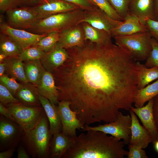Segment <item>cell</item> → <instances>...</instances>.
Segmentation results:
<instances>
[{
  "instance_id": "cell-1",
  "label": "cell",
  "mask_w": 158,
  "mask_h": 158,
  "mask_svg": "<svg viewBox=\"0 0 158 158\" xmlns=\"http://www.w3.org/2000/svg\"><path fill=\"white\" fill-rule=\"evenodd\" d=\"M111 38L100 44L86 40L66 49L69 57L51 73L59 100L70 103L84 126L114 121L129 111L138 90L137 61Z\"/></svg>"
},
{
  "instance_id": "cell-2",
  "label": "cell",
  "mask_w": 158,
  "mask_h": 158,
  "mask_svg": "<svg viewBox=\"0 0 158 158\" xmlns=\"http://www.w3.org/2000/svg\"><path fill=\"white\" fill-rule=\"evenodd\" d=\"M74 139L62 158H124L128 151L123 141L100 131L89 130Z\"/></svg>"
},
{
  "instance_id": "cell-3",
  "label": "cell",
  "mask_w": 158,
  "mask_h": 158,
  "mask_svg": "<svg viewBox=\"0 0 158 158\" xmlns=\"http://www.w3.org/2000/svg\"><path fill=\"white\" fill-rule=\"evenodd\" d=\"M52 136L44 111L36 125L30 130L24 132L22 140L30 155L33 158H47L49 157Z\"/></svg>"
},
{
  "instance_id": "cell-4",
  "label": "cell",
  "mask_w": 158,
  "mask_h": 158,
  "mask_svg": "<svg viewBox=\"0 0 158 158\" xmlns=\"http://www.w3.org/2000/svg\"><path fill=\"white\" fill-rule=\"evenodd\" d=\"M84 10L78 8L52 15L40 19L29 30L35 33L42 34L52 32L61 33L81 23Z\"/></svg>"
},
{
  "instance_id": "cell-5",
  "label": "cell",
  "mask_w": 158,
  "mask_h": 158,
  "mask_svg": "<svg viewBox=\"0 0 158 158\" xmlns=\"http://www.w3.org/2000/svg\"><path fill=\"white\" fill-rule=\"evenodd\" d=\"M149 31L114 37L115 44L136 61L146 60L152 49Z\"/></svg>"
},
{
  "instance_id": "cell-6",
  "label": "cell",
  "mask_w": 158,
  "mask_h": 158,
  "mask_svg": "<svg viewBox=\"0 0 158 158\" xmlns=\"http://www.w3.org/2000/svg\"><path fill=\"white\" fill-rule=\"evenodd\" d=\"M131 123L130 115H124L120 111L116 119L113 122L94 127L85 125L81 130H92L102 132L122 140L125 145H128L131 137Z\"/></svg>"
},
{
  "instance_id": "cell-7",
  "label": "cell",
  "mask_w": 158,
  "mask_h": 158,
  "mask_svg": "<svg viewBox=\"0 0 158 158\" xmlns=\"http://www.w3.org/2000/svg\"><path fill=\"white\" fill-rule=\"evenodd\" d=\"M5 106L12 113L24 132L30 130L36 125L44 111L42 106L29 107L19 102Z\"/></svg>"
},
{
  "instance_id": "cell-8",
  "label": "cell",
  "mask_w": 158,
  "mask_h": 158,
  "mask_svg": "<svg viewBox=\"0 0 158 158\" xmlns=\"http://www.w3.org/2000/svg\"><path fill=\"white\" fill-rule=\"evenodd\" d=\"M7 23L11 27L30 29L42 18L34 7H17L6 12Z\"/></svg>"
},
{
  "instance_id": "cell-9",
  "label": "cell",
  "mask_w": 158,
  "mask_h": 158,
  "mask_svg": "<svg viewBox=\"0 0 158 158\" xmlns=\"http://www.w3.org/2000/svg\"><path fill=\"white\" fill-rule=\"evenodd\" d=\"M24 131L16 123L3 116L0 119V150L14 148L22 140Z\"/></svg>"
},
{
  "instance_id": "cell-10",
  "label": "cell",
  "mask_w": 158,
  "mask_h": 158,
  "mask_svg": "<svg viewBox=\"0 0 158 158\" xmlns=\"http://www.w3.org/2000/svg\"><path fill=\"white\" fill-rule=\"evenodd\" d=\"M70 103L59 101L57 107L62 125V132L66 135L75 138L77 130L83 129V126L78 118L76 112L72 110Z\"/></svg>"
},
{
  "instance_id": "cell-11",
  "label": "cell",
  "mask_w": 158,
  "mask_h": 158,
  "mask_svg": "<svg viewBox=\"0 0 158 158\" xmlns=\"http://www.w3.org/2000/svg\"><path fill=\"white\" fill-rule=\"evenodd\" d=\"M0 28L1 33L9 36L23 49L35 44L47 34H37L14 28L4 23L0 24Z\"/></svg>"
},
{
  "instance_id": "cell-12",
  "label": "cell",
  "mask_w": 158,
  "mask_h": 158,
  "mask_svg": "<svg viewBox=\"0 0 158 158\" xmlns=\"http://www.w3.org/2000/svg\"><path fill=\"white\" fill-rule=\"evenodd\" d=\"M121 21L111 18L103 11L97 8L93 10L84 11L83 18L81 23H87L95 28L107 32L111 35L112 30Z\"/></svg>"
},
{
  "instance_id": "cell-13",
  "label": "cell",
  "mask_w": 158,
  "mask_h": 158,
  "mask_svg": "<svg viewBox=\"0 0 158 158\" xmlns=\"http://www.w3.org/2000/svg\"><path fill=\"white\" fill-rule=\"evenodd\" d=\"M153 98L149 100L145 106L140 107L132 106L130 109L139 118L150 135L152 143H154L158 140V130L153 114Z\"/></svg>"
},
{
  "instance_id": "cell-14",
  "label": "cell",
  "mask_w": 158,
  "mask_h": 158,
  "mask_svg": "<svg viewBox=\"0 0 158 158\" xmlns=\"http://www.w3.org/2000/svg\"><path fill=\"white\" fill-rule=\"evenodd\" d=\"M147 31L145 26L137 17L128 13L123 20L112 30L111 35L114 37Z\"/></svg>"
},
{
  "instance_id": "cell-15",
  "label": "cell",
  "mask_w": 158,
  "mask_h": 158,
  "mask_svg": "<svg viewBox=\"0 0 158 158\" xmlns=\"http://www.w3.org/2000/svg\"><path fill=\"white\" fill-rule=\"evenodd\" d=\"M68 57L66 49L57 42L50 50L45 53L40 60L46 71L51 73L62 66Z\"/></svg>"
},
{
  "instance_id": "cell-16",
  "label": "cell",
  "mask_w": 158,
  "mask_h": 158,
  "mask_svg": "<svg viewBox=\"0 0 158 158\" xmlns=\"http://www.w3.org/2000/svg\"><path fill=\"white\" fill-rule=\"evenodd\" d=\"M85 41L84 30L80 23L60 33L58 43L67 49L82 46Z\"/></svg>"
},
{
  "instance_id": "cell-17",
  "label": "cell",
  "mask_w": 158,
  "mask_h": 158,
  "mask_svg": "<svg viewBox=\"0 0 158 158\" xmlns=\"http://www.w3.org/2000/svg\"><path fill=\"white\" fill-rule=\"evenodd\" d=\"M33 7L42 18L80 8L74 4L62 0H47V2H44Z\"/></svg>"
},
{
  "instance_id": "cell-18",
  "label": "cell",
  "mask_w": 158,
  "mask_h": 158,
  "mask_svg": "<svg viewBox=\"0 0 158 158\" xmlns=\"http://www.w3.org/2000/svg\"><path fill=\"white\" fill-rule=\"evenodd\" d=\"M129 111L132 119L131 135L129 144L145 149L150 143H152L151 137L144 127L140 124L134 112L131 109Z\"/></svg>"
},
{
  "instance_id": "cell-19",
  "label": "cell",
  "mask_w": 158,
  "mask_h": 158,
  "mask_svg": "<svg viewBox=\"0 0 158 158\" xmlns=\"http://www.w3.org/2000/svg\"><path fill=\"white\" fill-rule=\"evenodd\" d=\"M154 4V0H130L128 13L137 17L145 25L148 18L155 20Z\"/></svg>"
},
{
  "instance_id": "cell-20",
  "label": "cell",
  "mask_w": 158,
  "mask_h": 158,
  "mask_svg": "<svg viewBox=\"0 0 158 158\" xmlns=\"http://www.w3.org/2000/svg\"><path fill=\"white\" fill-rule=\"evenodd\" d=\"M37 87L40 95L48 99L52 104L57 105L59 92L51 73L45 71Z\"/></svg>"
},
{
  "instance_id": "cell-21",
  "label": "cell",
  "mask_w": 158,
  "mask_h": 158,
  "mask_svg": "<svg viewBox=\"0 0 158 158\" xmlns=\"http://www.w3.org/2000/svg\"><path fill=\"white\" fill-rule=\"evenodd\" d=\"M74 139L66 135L62 131L53 135L50 147L49 157L62 158L73 145Z\"/></svg>"
},
{
  "instance_id": "cell-22",
  "label": "cell",
  "mask_w": 158,
  "mask_h": 158,
  "mask_svg": "<svg viewBox=\"0 0 158 158\" xmlns=\"http://www.w3.org/2000/svg\"><path fill=\"white\" fill-rule=\"evenodd\" d=\"M40 95L37 86L28 82L22 83L15 97L19 103L31 107H41Z\"/></svg>"
},
{
  "instance_id": "cell-23",
  "label": "cell",
  "mask_w": 158,
  "mask_h": 158,
  "mask_svg": "<svg viewBox=\"0 0 158 158\" xmlns=\"http://www.w3.org/2000/svg\"><path fill=\"white\" fill-rule=\"evenodd\" d=\"M39 99L48 119L50 132L53 135L62 131V125L57 105L40 95Z\"/></svg>"
},
{
  "instance_id": "cell-24",
  "label": "cell",
  "mask_w": 158,
  "mask_h": 158,
  "mask_svg": "<svg viewBox=\"0 0 158 158\" xmlns=\"http://www.w3.org/2000/svg\"><path fill=\"white\" fill-rule=\"evenodd\" d=\"M23 62L25 75L27 81L37 86L46 71L40 60Z\"/></svg>"
},
{
  "instance_id": "cell-25",
  "label": "cell",
  "mask_w": 158,
  "mask_h": 158,
  "mask_svg": "<svg viewBox=\"0 0 158 158\" xmlns=\"http://www.w3.org/2000/svg\"><path fill=\"white\" fill-rule=\"evenodd\" d=\"M138 89L142 88L151 82L158 79V67L147 68L137 61Z\"/></svg>"
},
{
  "instance_id": "cell-26",
  "label": "cell",
  "mask_w": 158,
  "mask_h": 158,
  "mask_svg": "<svg viewBox=\"0 0 158 158\" xmlns=\"http://www.w3.org/2000/svg\"><path fill=\"white\" fill-rule=\"evenodd\" d=\"M4 60L6 64L5 72L8 75L22 83L28 82L25 75L24 62L18 57L7 58Z\"/></svg>"
},
{
  "instance_id": "cell-27",
  "label": "cell",
  "mask_w": 158,
  "mask_h": 158,
  "mask_svg": "<svg viewBox=\"0 0 158 158\" xmlns=\"http://www.w3.org/2000/svg\"><path fill=\"white\" fill-rule=\"evenodd\" d=\"M85 33V40H89L98 44H103L111 38L107 32L95 28L87 23H81Z\"/></svg>"
},
{
  "instance_id": "cell-28",
  "label": "cell",
  "mask_w": 158,
  "mask_h": 158,
  "mask_svg": "<svg viewBox=\"0 0 158 158\" xmlns=\"http://www.w3.org/2000/svg\"><path fill=\"white\" fill-rule=\"evenodd\" d=\"M158 95V79L144 87L138 89L134 104L135 107H140L150 99Z\"/></svg>"
},
{
  "instance_id": "cell-29",
  "label": "cell",
  "mask_w": 158,
  "mask_h": 158,
  "mask_svg": "<svg viewBox=\"0 0 158 158\" xmlns=\"http://www.w3.org/2000/svg\"><path fill=\"white\" fill-rule=\"evenodd\" d=\"M0 37V53L7 58L18 57L22 48L9 36L1 33Z\"/></svg>"
},
{
  "instance_id": "cell-30",
  "label": "cell",
  "mask_w": 158,
  "mask_h": 158,
  "mask_svg": "<svg viewBox=\"0 0 158 158\" xmlns=\"http://www.w3.org/2000/svg\"><path fill=\"white\" fill-rule=\"evenodd\" d=\"M45 53L40 48L34 45L23 49L18 57L23 62L40 60Z\"/></svg>"
},
{
  "instance_id": "cell-31",
  "label": "cell",
  "mask_w": 158,
  "mask_h": 158,
  "mask_svg": "<svg viewBox=\"0 0 158 158\" xmlns=\"http://www.w3.org/2000/svg\"><path fill=\"white\" fill-rule=\"evenodd\" d=\"M59 34L60 33L57 32L49 33L35 45L39 47L45 53L47 52L58 42Z\"/></svg>"
},
{
  "instance_id": "cell-32",
  "label": "cell",
  "mask_w": 158,
  "mask_h": 158,
  "mask_svg": "<svg viewBox=\"0 0 158 158\" xmlns=\"http://www.w3.org/2000/svg\"><path fill=\"white\" fill-rule=\"evenodd\" d=\"M90 0L96 6L111 18L118 21H123L108 0Z\"/></svg>"
},
{
  "instance_id": "cell-33",
  "label": "cell",
  "mask_w": 158,
  "mask_h": 158,
  "mask_svg": "<svg viewBox=\"0 0 158 158\" xmlns=\"http://www.w3.org/2000/svg\"><path fill=\"white\" fill-rule=\"evenodd\" d=\"M150 42L152 49L145 65L147 68L158 67V41L152 37Z\"/></svg>"
},
{
  "instance_id": "cell-34",
  "label": "cell",
  "mask_w": 158,
  "mask_h": 158,
  "mask_svg": "<svg viewBox=\"0 0 158 158\" xmlns=\"http://www.w3.org/2000/svg\"><path fill=\"white\" fill-rule=\"evenodd\" d=\"M123 20L128 13L130 0H108Z\"/></svg>"
},
{
  "instance_id": "cell-35",
  "label": "cell",
  "mask_w": 158,
  "mask_h": 158,
  "mask_svg": "<svg viewBox=\"0 0 158 158\" xmlns=\"http://www.w3.org/2000/svg\"><path fill=\"white\" fill-rule=\"evenodd\" d=\"M16 80L5 74L0 76V83L6 87L14 96L21 85V84L18 83Z\"/></svg>"
},
{
  "instance_id": "cell-36",
  "label": "cell",
  "mask_w": 158,
  "mask_h": 158,
  "mask_svg": "<svg viewBox=\"0 0 158 158\" xmlns=\"http://www.w3.org/2000/svg\"><path fill=\"white\" fill-rule=\"evenodd\" d=\"M0 101L4 106L7 104L19 103L18 99L4 85L0 83Z\"/></svg>"
},
{
  "instance_id": "cell-37",
  "label": "cell",
  "mask_w": 158,
  "mask_h": 158,
  "mask_svg": "<svg viewBox=\"0 0 158 158\" xmlns=\"http://www.w3.org/2000/svg\"><path fill=\"white\" fill-rule=\"evenodd\" d=\"M127 158H148L145 151L142 148L135 145H128Z\"/></svg>"
},
{
  "instance_id": "cell-38",
  "label": "cell",
  "mask_w": 158,
  "mask_h": 158,
  "mask_svg": "<svg viewBox=\"0 0 158 158\" xmlns=\"http://www.w3.org/2000/svg\"><path fill=\"white\" fill-rule=\"evenodd\" d=\"M74 4L84 10H92L98 8L90 0H62Z\"/></svg>"
},
{
  "instance_id": "cell-39",
  "label": "cell",
  "mask_w": 158,
  "mask_h": 158,
  "mask_svg": "<svg viewBox=\"0 0 158 158\" xmlns=\"http://www.w3.org/2000/svg\"><path fill=\"white\" fill-rule=\"evenodd\" d=\"M145 25L152 37L158 41V21L148 18L146 21Z\"/></svg>"
},
{
  "instance_id": "cell-40",
  "label": "cell",
  "mask_w": 158,
  "mask_h": 158,
  "mask_svg": "<svg viewBox=\"0 0 158 158\" xmlns=\"http://www.w3.org/2000/svg\"><path fill=\"white\" fill-rule=\"evenodd\" d=\"M19 6L17 0H0V9L1 11L6 12Z\"/></svg>"
},
{
  "instance_id": "cell-41",
  "label": "cell",
  "mask_w": 158,
  "mask_h": 158,
  "mask_svg": "<svg viewBox=\"0 0 158 158\" xmlns=\"http://www.w3.org/2000/svg\"><path fill=\"white\" fill-rule=\"evenodd\" d=\"M0 113L1 115L7 119L17 123L12 113L1 102L0 103Z\"/></svg>"
},
{
  "instance_id": "cell-42",
  "label": "cell",
  "mask_w": 158,
  "mask_h": 158,
  "mask_svg": "<svg viewBox=\"0 0 158 158\" xmlns=\"http://www.w3.org/2000/svg\"><path fill=\"white\" fill-rule=\"evenodd\" d=\"M19 6H25L33 7L37 5L44 2L45 0H17Z\"/></svg>"
},
{
  "instance_id": "cell-43",
  "label": "cell",
  "mask_w": 158,
  "mask_h": 158,
  "mask_svg": "<svg viewBox=\"0 0 158 158\" xmlns=\"http://www.w3.org/2000/svg\"><path fill=\"white\" fill-rule=\"evenodd\" d=\"M153 113L154 119L158 130V95L153 98Z\"/></svg>"
},
{
  "instance_id": "cell-44",
  "label": "cell",
  "mask_w": 158,
  "mask_h": 158,
  "mask_svg": "<svg viewBox=\"0 0 158 158\" xmlns=\"http://www.w3.org/2000/svg\"><path fill=\"white\" fill-rule=\"evenodd\" d=\"M18 158H30V155L27 152L25 148L22 145L20 146L18 149Z\"/></svg>"
},
{
  "instance_id": "cell-45",
  "label": "cell",
  "mask_w": 158,
  "mask_h": 158,
  "mask_svg": "<svg viewBox=\"0 0 158 158\" xmlns=\"http://www.w3.org/2000/svg\"><path fill=\"white\" fill-rule=\"evenodd\" d=\"M15 148H11L3 150L0 153V158H10L13 156Z\"/></svg>"
},
{
  "instance_id": "cell-46",
  "label": "cell",
  "mask_w": 158,
  "mask_h": 158,
  "mask_svg": "<svg viewBox=\"0 0 158 158\" xmlns=\"http://www.w3.org/2000/svg\"><path fill=\"white\" fill-rule=\"evenodd\" d=\"M6 64L4 60L0 63V76L3 75L5 72Z\"/></svg>"
},
{
  "instance_id": "cell-47",
  "label": "cell",
  "mask_w": 158,
  "mask_h": 158,
  "mask_svg": "<svg viewBox=\"0 0 158 158\" xmlns=\"http://www.w3.org/2000/svg\"><path fill=\"white\" fill-rule=\"evenodd\" d=\"M154 6L155 20L158 21V0H154Z\"/></svg>"
},
{
  "instance_id": "cell-48",
  "label": "cell",
  "mask_w": 158,
  "mask_h": 158,
  "mask_svg": "<svg viewBox=\"0 0 158 158\" xmlns=\"http://www.w3.org/2000/svg\"><path fill=\"white\" fill-rule=\"evenodd\" d=\"M7 58L6 56L4 54L0 53V62L3 61Z\"/></svg>"
},
{
  "instance_id": "cell-49",
  "label": "cell",
  "mask_w": 158,
  "mask_h": 158,
  "mask_svg": "<svg viewBox=\"0 0 158 158\" xmlns=\"http://www.w3.org/2000/svg\"><path fill=\"white\" fill-rule=\"evenodd\" d=\"M155 151L158 153V140L153 143Z\"/></svg>"
},
{
  "instance_id": "cell-50",
  "label": "cell",
  "mask_w": 158,
  "mask_h": 158,
  "mask_svg": "<svg viewBox=\"0 0 158 158\" xmlns=\"http://www.w3.org/2000/svg\"></svg>"
}]
</instances>
